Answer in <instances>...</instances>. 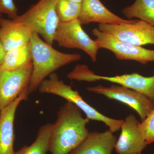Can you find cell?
Returning <instances> with one entry per match:
<instances>
[{
    "label": "cell",
    "instance_id": "8",
    "mask_svg": "<svg viewBox=\"0 0 154 154\" xmlns=\"http://www.w3.org/2000/svg\"><path fill=\"white\" fill-rule=\"evenodd\" d=\"M98 29L129 44L141 46L154 45V26L140 20L129 23L99 24Z\"/></svg>",
    "mask_w": 154,
    "mask_h": 154
},
{
    "label": "cell",
    "instance_id": "11",
    "mask_svg": "<svg viewBox=\"0 0 154 154\" xmlns=\"http://www.w3.org/2000/svg\"><path fill=\"white\" fill-rule=\"evenodd\" d=\"M139 122L132 114L128 116L124 120L115 146L116 154L141 153L146 147L147 145L138 128Z\"/></svg>",
    "mask_w": 154,
    "mask_h": 154
},
{
    "label": "cell",
    "instance_id": "7",
    "mask_svg": "<svg viewBox=\"0 0 154 154\" xmlns=\"http://www.w3.org/2000/svg\"><path fill=\"white\" fill-rule=\"evenodd\" d=\"M92 32L96 37V40L99 42L100 48L112 51L119 60L136 61L143 65L154 62V50L120 41L97 28L92 30Z\"/></svg>",
    "mask_w": 154,
    "mask_h": 154
},
{
    "label": "cell",
    "instance_id": "16",
    "mask_svg": "<svg viewBox=\"0 0 154 154\" xmlns=\"http://www.w3.org/2000/svg\"><path fill=\"white\" fill-rule=\"evenodd\" d=\"M32 64L30 43L7 51L1 67L8 71L23 68Z\"/></svg>",
    "mask_w": 154,
    "mask_h": 154
},
{
    "label": "cell",
    "instance_id": "2",
    "mask_svg": "<svg viewBox=\"0 0 154 154\" xmlns=\"http://www.w3.org/2000/svg\"><path fill=\"white\" fill-rule=\"evenodd\" d=\"M29 43L33 66L29 94L35 92L41 83L58 69L81 58L79 54L64 53L54 49L35 32H32Z\"/></svg>",
    "mask_w": 154,
    "mask_h": 154
},
{
    "label": "cell",
    "instance_id": "12",
    "mask_svg": "<svg viewBox=\"0 0 154 154\" xmlns=\"http://www.w3.org/2000/svg\"><path fill=\"white\" fill-rule=\"evenodd\" d=\"M29 88L25 89L15 101L0 111V154H14V122L20 103L28 100Z\"/></svg>",
    "mask_w": 154,
    "mask_h": 154
},
{
    "label": "cell",
    "instance_id": "26",
    "mask_svg": "<svg viewBox=\"0 0 154 154\" xmlns=\"http://www.w3.org/2000/svg\"><path fill=\"white\" fill-rule=\"evenodd\" d=\"M154 154V153H153V154Z\"/></svg>",
    "mask_w": 154,
    "mask_h": 154
},
{
    "label": "cell",
    "instance_id": "18",
    "mask_svg": "<svg viewBox=\"0 0 154 154\" xmlns=\"http://www.w3.org/2000/svg\"><path fill=\"white\" fill-rule=\"evenodd\" d=\"M52 125V123H48L40 127L33 143L24 146L14 154H46L49 152Z\"/></svg>",
    "mask_w": 154,
    "mask_h": 154
},
{
    "label": "cell",
    "instance_id": "23",
    "mask_svg": "<svg viewBox=\"0 0 154 154\" xmlns=\"http://www.w3.org/2000/svg\"><path fill=\"white\" fill-rule=\"evenodd\" d=\"M71 1H73V2H76L78 3H82V0H71Z\"/></svg>",
    "mask_w": 154,
    "mask_h": 154
},
{
    "label": "cell",
    "instance_id": "25",
    "mask_svg": "<svg viewBox=\"0 0 154 154\" xmlns=\"http://www.w3.org/2000/svg\"><path fill=\"white\" fill-rule=\"evenodd\" d=\"M142 154L141 153H139V154Z\"/></svg>",
    "mask_w": 154,
    "mask_h": 154
},
{
    "label": "cell",
    "instance_id": "14",
    "mask_svg": "<svg viewBox=\"0 0 154 154\" xmlns=\"http://www.w3.org/2000/svg\"><path fill=\"white\" fill-rule=\"evenodd\" d=\"M117 140L109 130L89 132L82 142L69 154H112Z\"/></svg>",
    "mask_w": 154,
    "mask_h": 154
},
{
    "label": "cell",
    "instance_id": "3",
    "mask_svg": "<svg viewBox=\"0 0 154 154\" xmlns=\"http://www.w3.org/2000/svg\"><path fill=\"white\" fill-rule=\"evenodd\" d=\"M38 89L42 94H54L72 102L85 113L89 120L104 122L113 133L121 128L124 120L110 118L97 111L84 100L78 91L74 90L70 86L60 80L56 73L50 75L48 79H45Z\"/></svg>",
    "mask_w": 154,
    "mask_h": 154
},
{
    "label": "cell",
    "instance_id": "24",
    "mask_svg": "<svg viewBox=\"0 0 154 154\" xmlns=\"http://www.w3.org/2000/svg\"><path fill=\"white\" fill-rule=\"evenodd\" d=\"M1 18H2V14L0 13V19H1Z\"/></svg>",
    "mask_w": 154,
    "mask_h": 154
},
{
    "label": "cell",
    "instance_id": "10",
    "mask_svg": "<svg viewBox=\"0 0 154 154\" xmlns=\"http://www.w3.org/2000/svg\"><path fill=\"white\" fill-rule=\"evenodd\" d=\"M32 64L14 71L0 67V111L18 98L29 88L32 75Z\"/></svg>",
    "mask_w": 154,
    "mask_h": 154
},
{
    "label": "cell",
    "instance_id": "22",
    "mask_svg": "<svg viewBox=\"0 0 154 154\" xmlns=\"http://www.w3.org/2000/svg\"><path fill=\"white\" fill-rule=\"evenodd\" d=\"M7 52L2 42L0 40V67L4 63Z\"/></svg>",
    "mask_w": 154,
    "mask_h": 154
},
{
    "label": "cell",
    "instance_id": "15",
    "mask_svg": "<svg viewBox=\"0 0 154 154\" xmlns=\"http://www.w3.org/2000/svg\"><path fill=\"white\" fill-rule=\"evenodd\" d=\"M32 32L14 19H0V40L7 51L29 43Z\"/></svg>",
    "mask_w": 154,
    "mask_h": 154
},
{
    "label": "cell",
    "instance_id": "17",
    "mask_svg": "<svg viewBox=\"0 0 154 154\" xmlns=\"http://www.w3.org/2000/svg\"><path fill=\"white\" fill-rule=\"evenodd\" d=\"M122 12L128 19L138 18L154 26V0H136Z\"/></svg>",
    "mask_w": 154,
    "mask_h": 154
},
{
    "label": "cell",
    "instance_id": "1",
    "mask_svg": "<svg viewBox=\"0 0 154 154\" xmlns=\"http://www.w3.org/2000/svg\"><path fill=\"white\" fill-rule=\"evenodd\" d=\"M89 121L83 117L76 106L67 101L60 108L56 121L53 124L49 152L51 154H69L88 135Z\"/></svg>",
    "mask_w": 154,
    "mask_h": 154
},
{
    "label": "cell",
    "instance_id": "6",
    "mask_svg": "<svg viewBox=\"0 0 154 154\" xmlns=\"http://www.w3.org/2000/svg\"><path fill=\"white\" fill-rule=\"evenodd\" d=\"M54 40L60 47L82 50L94 62L97 60V53L101 48L99 42L84 31L78 19L67 22L60 21Z\"/></svg>",
    "mask_w": 154,
    "mask_h": 154
},
{
    "label": "cell",
    "instance_id": "20",
    "mask_svg": "<svg viewBox=\"0 0 154 154\" xmlns=\"http://www.w3.org/2000/svg\"><path fill=\"white\" fill-rule=\"evenodd\" d=\"M138 128L147 145L154 142V108L143 121L139 122Z\"/></svg>",
    "mask_w": 154,
    "mask_h": 154
},
{
    "label": "cell",
    "instance_id": "19",
    "mask_svg": "<svg viewBox=\"0 0 154 154\" xmlns=\"http://www.w3.org/2000/svg\"><path fill=\"white\" fill-rule=\"evenodd\" d=\"M81 7V3L71 0H55L56 11L60 22H69L78 19Z\"/></svg>",
    "mask_w": 154,
    "mask_h": 154
},
{
    "label": "cell",
    "instance_id": "21",
    "mask_svg": "<svg viewBox=\"0 0 154 154\" xmlns=\"http://www.w3.org/2000/svg\"><path fill=\"white\" fill-rule=\"evenodd\" d=\"M18 9L14 0H0V13L7 15L11 19L18 16Z\"/></svg>",
    "mask_w": 154,
    "mask_h": 154
},
{
    "label": "cell",
    "instance_id": "13",
    "mask_svg": "<svg viewBox=\"0 0 154 154\" xmlns=\"http://www.w3.org/2000/svg\"><path fill=\"white\" fill-rule=\"evenodd\" d=\"M81 12L78 19L81 25L91 22L99 24H120L129 23L134 20L122 19L107 9L100 0H82Z\"/></svg>",
    "mask_w": 154,
    "mask_h": 154
},
{
    "label": "cell",
    "instance_id": "4",
    "mask_svg": "<svg viewBox=\"0 0 154 154\" xmlns=\"http://www.w3.org/2000/svg\"><path fill=\"white\" fill-rule=\"evenodd\" d=\"M37 33L52 45L60 20L55 9V0H39L28 11L12 19Z\"/></svg>",
    "mask_w": 154,
    "mask_h": 154
},
{
    "label": "cell",
    "instance_id": "9",
    "mask_svg": "<svg viewBox=\"0 0 154 154\" xmlns=\"http://www.w3.org/2000/svg\"><path fill=\"white\" fill-rule=\"evenodd\" d=\"M87 90L95 94H100L128 106L135 110L141 121L153 110L151 101L143 94L119 85H112L110 87L99 85L88 87Z\"/></svg>",
    "mask_w": 154,
    "mask_h": 154
},
{
    "label": "cell",
    "instance_id": "5",
    "mask_svg": "<svg viewBox=\"0 0 154 154\" xmlns=\"http://www.w3.org/2000/svg\"><path fill=\"white\" fill-rule=\"evenodd\" d=\"M68 79L93 82L105 81L124 86L143 94L151 101L154 107V76L145 77L137 73L114 76L95 74L85 64L77 65L67 75Z\"/></svg>",
    "mask_w": 154,
    "mask_h": 154
}]
</instances>
